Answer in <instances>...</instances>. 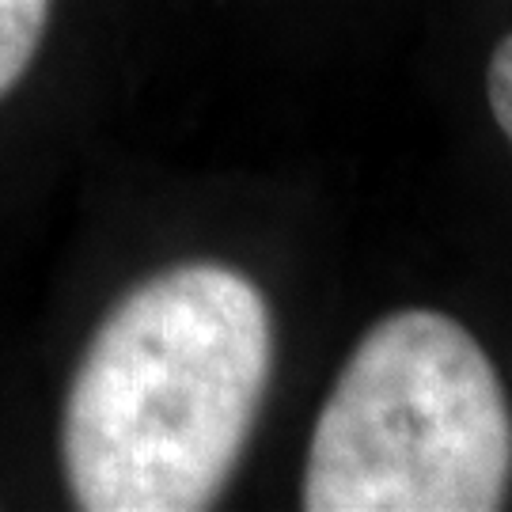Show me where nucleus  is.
I'll list each match as a JSON object with an SVG mask.
<instances>
[{"instance_id": "obj_1", "label": "nucleus", "mask_w": 512, "mask_h": 512, "mask_svg": "<svg viewBox=\"0 0 512 512\" xmlns=\"http://www.w3.org/2000/svg\"><path fill=\"white\" fill-rule=\"evenodd\" d=\"M270 368L274 319L247 274L183 262L129 289L65 399L73 501L88 512L209 509L255 429Z\"/></svg>"}, {"instance_id": "obj_2", "label": "nucleus", "mask_w": 512, "mask_h": 512, "mask_svg": "<svg viewBox=\"0 0 512 512\" xmlns=\"http://www.w3.org/2000/svg\"><path fill=\"white\" fill-rule=\"evenodd\" d=\"M509 478L512 414L486 349L440 311H395L315 421L304 509L490 512Z\"/></svg>"}, {"instance_id": "obj_3", "label": "nucleus", "mask_w": 512, "mask_h": 512, "mask_svg": "<svg viewBox=\"0 0 512 512\" xmlns=\"http://www.w3.org/2000/svg\"><path fill=\"white\" fill-rule=\"evenodd\" d=\"M54 0H0V95H8L35 61Z\"/></svg>"}, {"instance_id": "obj_4", "label": "nucleus", "mask_w": 512, "mask_h": 512, "mask_svg": "<svg viewBox=\"0 0 512 512\" xmlns=\"http://www.w3.org/2000/svg\"><path fill=\"white\" fill-rule=\"evenodd\" d=\"M486 95H490V110H494L497 126L509 137L512 145V35L497 42L490 69H486Z\"/></svg>"}]
</instances>
